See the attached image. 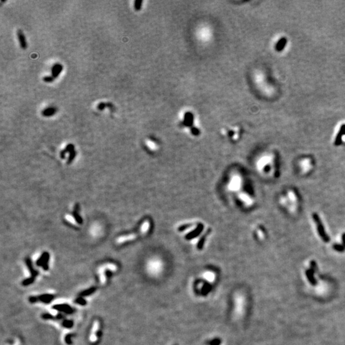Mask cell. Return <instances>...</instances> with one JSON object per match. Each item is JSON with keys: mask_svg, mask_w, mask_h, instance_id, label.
Here are the masks:
<instances>
[{"mask_svg": "<svg viewBox=\"0 0 345 345\" xmlns=\"http://www.w3.org/2000/svg\"><path fill=\"white\" fill-rule=\"evenodd\" d=\"M150 223H149V221L146 220L145 222H144L141 224L140 230V231H139V233H131V234L120 236H119V237H118L116 239V243L118 244H121L127 242L134 240V239H136L137 237H138V236L140 235H145V233H146L149 231V229H150Z\"/></svg>", "mask_w": 345, "mask_h": 345, "instance_id": "cell-1", "label": "cell"}, {"mask_svg": "<svg viewBox=\"0 0 345 345\" xmlns=\"http://www.w3.org/2000/svg\"><path fill=\"white\" fill-rule=\"evenodd\" d=\"M242 185V178L240 175L235 174L231 178L228 183V189L230 191H238Z\"/></svg>", "mask_w": 345, "mask_h": 345, "instance_id": "cell-2", "label": "cell"}, {"mask_svg": "<svg viewBox=\"0 0 345 345\" xmlns=\"http://www.w3.org/2000/svg\"><path fill=\"white\" fill-rule=\"evenodd\" d=\"M313 219H314V220H315V223L317 225L318 231L319 235H320V236L322 238V239L323 240L324 242H328L329 241V238L325 232V229H324L323 224L322 223V221H321L320 217H319V216L316 214H313Z\"/></svg>", "mask_w": 345, "mask_h": 345, "instance_id": "cell-3", "label": "cell"}, {"mask_svg": "<svg viewBox=\"0 0 345 345\" xmlns=\"http://www.w3.org/2000/svg\"><path fill=\"white\" fill-rule=\"evenodd\" d=\"M317 269V266H316V263L315 261H311V269H309L306 271V276L307 277V279L308 281H310V282L311 283V285H316V281L315 279V277H314V274H315V271Z\"/></svg>", "mask_w": 345, "mask_h": 345, "instance_id": "cell-4", "label": "cell"}, {"mask_svg": "<svg viewBox=\"0 0 345 345\" xmlns=\"http://www.w3.org/2000/svg\"><path fill=\"white\" fill-rule=\"evenodd\" d=\"M53 308L54 310H57L60 312H63L66 314H72L74 313L75 310L73 308H72L69 305L66 304V303H63V304H57L54 305Z\"/></svg>", "mask_w": 345, "mask_h": 345, "instance_id": "cell-5", "label": "cell"}, {"mask_svg": "<svg viewBox=\"0 0 345 345\" xmlns=\"http://www.w3.org/2000/svg\"><path fill=\"white\" fill-rule=\"evenodd\" d=\"M17 38H18V40H19V42L20 48H21L24 50L28 48L27 42H26V40L25 36H24V35L23 32H22L21 29H18L17 32Z\"/></svg>", "mask_w": 345, "mask_h": 345, "instance_id": "cell-6", "label": "cell"}, {"mask_svg": "<svg viewBox=\"0 0 345 345\" xmlns=\"http://www.w3.org/2000/svg\"><path fill=\"white\" fill-rule=\"evenodd\" d=\"M63 69V65L60 63H55L51 68V75L56 79Z\"/></svg>", "mask_w": 345, "mask_h": 345, "instance_id": "cell-7", "label": "cell"}, {"mask_svg": "<svg viewBox=\"0 0 345 345\" xmlns=\"http://www.w3.org/2000/svg\"><path fill=\"white\" fill-rule=\"evenodd\" d=\"M56 112H57V109L56 107H48L42 111V115L44 117H50L54 115Z\"/></svg>", "mask_w": 345, "mask_h": 345, "instance_id": "cell-8", "label": "cell"}, {"mask_svg": "<svg viewBox=\"0 0 345 345\" xmlns=\"http://www.w3.org/2000/svg\"><path fill=\"white\" fill-rule=\"evenodd\" d=\"M345 134V125H343L341 127L340 130H339V133L337 134V137L336 138L335 141V145L338 146L340 145L342 142V137Z\"/></svg>", "mask_w": 345, "mask_h": 345, "instance_id": "cell-9", "label": "cell"}, {"mask_svg": "<svg viewBox=\"0 0 345 345\" xmlns=\"http://www.w3.org/2000/svg\"><path fill=\"white\" fill-rule=\"evenodd\" d=\"M54 297V296L53 295H51V294H43L42 295L39 296L38 298H39V301H40V302L45 303H48L51 300H53Z\"/></svg>", "mask_w": 345, "mask_h": 345, "instance_id": "cell-10", "label": "cell"}, {"mask_svg": "<svg viewBox=\"0 0 345 345\" xmlns=\"http://www.w3.org/2000/svg\"><path fill=\"white\" fill-rule=\"evenodd\" d=\"M287 43V40L285 38H282L279 41H278L277 44L276 45V50L278 52L282 51L283 49L285 48V45Z\"/></svg>", "mask_w": 345, "mask_h": 345, "instance_id": "cell-11", "label": "cell"}, {"mask_svg": "<svg viewBox=\"0 0 345 345\" xmlns=\"http://www.w3.org/2000/svg\"><path fill=\"white\" fill-rule=\"evenodd\" d=\"M26 265H27V266H28V269H29V272H30V273H31V274H32V276H31V277H33V278H35V279L36 277H37V276H38L39 272H38L37 270H35L33 269L32 262H31V261H30L29 259H27V260H26Z\"/></svg>", "mask_w": 345, "mask_h": 345, "instance_id": "cell-12", "label": "cell"}, {"mask_svg": "<svg viewBox=\"0 0 345 345\" xmlns=\"http://www.w3.org/2000/svg\"><path fill=\"white\" fill-rule=\"evenodd\" d=\"M96 290H97V288H96L95 287L90 288L89 289L86 290H85V291H82L81 293H80L79 297H88V296H89V295L93 294V293H95V291H96Z\"/></svg>", "mask_w": 345, "mask_h": 345, "instance_id": "cell-13", "label": "cell"}, {"mask_svg": "<svg viewBox=\"0 0 345 345\" xmlns=\"http://www.w3.org/2000/svg\"><path fill=\"white\" fill-rule=\"evenodd\" d=\"M193 115L190 112L186 113V114H185V121H184L185 125H187V126L191 125L193 124Z\"/></svg>", "mask_w": 345, "mask_h": 345, "instance_id": "cell-14", "label": "cell"}, {"mask_svg": "<svg viewBox=\"0 0 345 345\" xmlns=\"http://www.w3.org/2000/svg\"><path fill=\"white\" fill-rule=\"evenodd\" d=\"M49 254L48 253H45V258L44 260L42 262V267L43 268V269L44 270H48L49 269V266H48V263H49Z\"/></svg>", "mask_w": 345, "mask_h": 345, "instance_id": "cell-15", "label": "cell"}, {"mask_svg": "<svg viewBox=\"0 0 345 345\" xmlns=\"http://www.w3.org/2000/svg\"><path fill=\"white\" fill-rule=\"evenodd\" d=\"M65 219L66 221H68L69 223H70V224H73V225H76L77 224H78V222H77V220L74 219L73 216L70 215V214H66L65 215Z\"/></svg>", "mask_w": 345, "mask_h": 345, "instance_id": "cell-16", "label": "cell"}, {"mask_svg": "<svg viewBox=\"0 0 345 345\" xmlns=\"http://www.w3.org/2000/svg\"><path fill=\"white\" fill-rule=\"evenodd\" d=\"M34 281H35V278H33L32 277H30L29 278H28V279H24L22 282V285L24 286H28L29 285H32V283H33Z\"/></svg>", "mask_w": 345, "mask_h": 345, "instance_id": "cell-17", "label": "cell"}, {"mask_svg": "<svg viewBox=\"0 0 345 345\" xmlns=\"http://www.w3.org/2000/svg\"><path fill=\"white\" fill-rule=\"evenodd\" d=\"M75 302L77 303H78V304H79V305H81V306H85L87 303L86 300L85 299V298H83V297H81L77 298L75 300Z\"/></svg>", "mask_w": 345, "mask_h": 345, "instance_id": "cell-18", "label": "cell"}, {"mask_svg": "<svg viewBox=\"0 0 345 345\" xmlns=\"http://www.w3.org/2000/svg\"><path fill=\"white\" fill-rule=\"evenodd\" d=\"M73 325H74V323H73V321H72V320H64L62 323V325L64 327L68 328L72 327Z\"/></svg>", "mask_w": 345, "mask_h": 345, "instance_id": "cell-19", "label": "cell"}, {"mask_svg": "<svg viewBox=\"0 0 345 345\" xmlns=\"http://www.w3.org/2000/svg\"><path fill=\"white\" fill-rule=\"evenodd\" d=\"M142 3H143V1H139V0H136L134 2V9L136 10V11H140L141 8V6H142Z\"/></svg>", "mask_w": 345, "mask_h": 345, "instance_id": "cell-20", "label": "cell"}, {"mask_svg": "<svg viewBox=\"0 0 345 345\" xmlns=\"http://www.w3.org/2000/svg\"><path fill=\"white\" fill-rule=\"evenodd\" d=\"M54 79H55L53 78V77L52 75L45 76V77H44V78H43V81H44V82H45V83H52V82H53V81H54Z\"/></svg>", "mask_w": 345, "mask_h": 345, "instance_id": "cell-21", "label": "cell"}, {"mask_svg": "<svg viewBox=\"0 0 345 345\" xmlns=\"http://www.w3.org/2000/svg\"><path fill=\"white\" fill-rule=\"evenodd\" d=\"M107 107V104L104 102H100L97 106V109L99 111H103Z\"/></svg>", "mask_w": 345, "mask_h": 345, "instance_id": "cell-22", "label": "cell"}, {"mask_svg": "<svg viewBox=\"0 0 345 345\" xmlns=\"http://www.w3.org/2000/svg\"><path fill=\"white\" fill-rule=\"evenodd\" d=\"M42 318L45 320H53L55 318L53 315H50L49 313H45L42 315Z\"/></svg>", "mask_w": 345, "mask_h": 345, "instance_id": "cell-23", "label": "cell"}, {"mask_svg": "<svg viewBox=\"0 0 345 345\" xmlns=\"http://www.w3.org/2000/svg\"><path fill=\"white\" fill-rule=\"evenodd\" d=\"M65 340L66 343L67 344H71L72 343V336H71V334H67V335H66V336H65Z\"/></svg>", "mask_w": 345, "mask_h": 345, "instance_id": "cell-24", "label": "cell"}, {"mask_svg": "<svg viewBox=\"0 0 345 345\" xmlns=\"http://www.w3.org/2000/svg\"><path fill=\"white\" fill-rule=\"evenodd\" d=\"M29 301L31 303H35V302H37V301H39V298L38 297H30L29 298Z\"/></svg>", "mask_w": 345, "mask_h": 345, "instance_id": "cell-25", "label": "cell"}, {"mask_svg": "<svg viewBox=\"0 0 345 345\" xmlns=\"http://www.w3.org/2000/svg\"><path fill=\"white\" fill-rule=\"evenodd\" d=\"M63 318L64 316L61 313H59L58 315L56 316V319H57V320H61V319H63Z\"/></svg>", "mask_w": 345, "mask_h": 345, "instance_id": "cell-26", "label": "cell"}, {"mask_svg": "<svg viewBox=\"0 0 345 345\" xmlns=\"http://www.w3.org/2000/svg\"><path fill=\"white\" fill-rule=\"evenodd\" d=\"M106 277H110L111 276V275H112V273H111L110 271H107V272H106Z\"/></svg>", "mask_w": 345, "mask_h": 345, "instance_id": "cell-27", "label": "cell"}, {"mask_svg": "<svg viewBox=\"0 0 345 345\" xmlns=\"http://www.w3.org/2000/svg\"><path fill=\"white\" fill-rule=\"evenodd\" d=\"M343 244H344V246H345V234H344L343 235Z\"/></svg>", "mask_w": 345, "mask_h": 345, "instance_id": "cell-28", "label": "cell"}]
</instances>
